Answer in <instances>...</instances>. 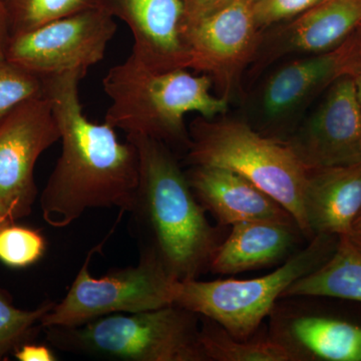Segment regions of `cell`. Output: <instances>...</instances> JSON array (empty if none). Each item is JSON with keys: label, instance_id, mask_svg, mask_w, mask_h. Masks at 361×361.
Masks as SVG:
<instances>
[{"label": "cell", "instance_id": "15", "mask_svg": "<svg viewBox=\"0 0 361 361\" xmlns=\"http://www.w3.org/2000/svg\"><path fill=\"white\" fill-rule=\"evenodd\" d=\"M295 229L296 225L275 221L233 225L229 236L214 253L209 269L216 274L233 275L274 264L293 245Z\"/></svg>", "mask_w": 361, "mask_h": 361}, {"label": "cell", "instance_id": "26", "mask_svg": "<svg viewBox=\"0 0 361 361\" xmlns=\"http://www.w3.org/2000/svg\"><path fill=\"white\" fill-rule=\"evenodd\" d=\"M230 1L232 0H184L186 30L201 18L214 13Z\"/></svg>", "mask_w": 361, "mask_h": 361}, {"label": "cell", "instance_id": "32", "mask_svg": "<svg viewBox=\"0 0 361 361\" xmlns=\"http://www.w3.org/2000/svg\"><path fill=\"white\" fill-rule=\"evenodd\" d=\"M13 222H11V220L7 219L6 216L4 214L0 213V230L4 229L6 226L13 224Z\"/></svg>", "mask_w": 361, "mask_h": 361}, {"label": "cell", "instance_id": "21", "mask_svg": "<svg viewBox=\"0 0 361 361\" xmlns=\"http://www.w3.org/2000/svg\"><path fill=\"white\" fill-rule=\"evenodd\" d=\"M9 37L51 21L94 8H106V0H2Z\"/></svg>", "mask_w": 361, "mask_h": 361}, {"label": "cell", "instance_id": "23", "mask_svg": "<svg viewBox=\"0 0 361 361\" xmlns=\"http://www.w3.org/2000/svg\"><path fill=\"white\" fill-rule=\"evenodd\" d=\"M54 303L47 302L35 310H23L0 294V360L18 348L26 336L32 334L35 325L51 310Z\"/></svg>", "mask_w": 361, "mask_h": 361}, {"label": "cell", "instance_id": "4", "mask_svg": "<svg viewBox=\"0 0 361 361\" xmlns=\"http://www.w3.org/2000/svg\"><path fill=\"white\" fill-rule=\"evenodd\" d=\"M199 320L200 316L171 304L45 330L52 345L78 355L123 361H207Z\"/></svg>", "mask_w": 361, "mask_h": 361}, {"label": "cell", "instance_id": "11", "mask_svg": "<svg viewBox=\"0 0 361 361\" xmlns=\"http://www.w3.org/2000/svg\"><path fill=\"white\" fill-rule=\"evenodd\" d=\"M132 32L130 54L154 71L189 68L184 0H106Z\"/></svg>", "mask_w": 361, "mask_h": 361}, {"label": "cell", "instance_id": "6", "mask_svg": "<svg viewBox=\"0 0 361 361\" xmlns=\"http://www.w3.org/2000/svg\"><path fill=\"white\" fill-rule=\"evenodd\" d=\"M332 237L316 235L308 247L265 276L177 281L174 304L218 323L235 338H250L288 287L331 255Z\"/></svg>", "mask_w": 361, "mask_h": 361}, {"label": "cell", "instance_id": "31", "mask_svg": "<svg viewBox=\"0 0 361 361\" xmlns=\"http://www.w3.org/2000/svg\"><path fill=\"white\" fill-rule=\"evenodd\" d=\"M350 75L355 80L356 92H357L358 99H360L361 104V61H357L355 63L353 71H351Z\"/></svg>", "mask_w": 361, "mask_h": 361}, {"label": "cell", "instance_id": "5", "mask_svg": "<svg viewBox=\"0 0 361 361\" xmlns=\"http://www.w3.org/2000/svg\"><path fill=\"white\" fill-rule=\"evenodd\" d=\"M188 159L194 166L227 169L250 180L295 220L312 239L304 211L307 170L289 145L267 139L245 123L196 121L191 127Z\"/></svg>", "mask_w": 361, "mask_h": 361}, {"label": "cell", "instance_id": "2", "mask_svg": "<svg viewBox=\"0 0 361 361\" xmlns=\"http://www.w3.org/2000/svg\"><path fill=\"white\" fill-rule=\"evenodd\" d=\"M127 140L139 156V187L130 213L135 225L148 232L151 244L145 248L155 252L178 281L195 279L209 269L221 244L217 229L164 142L139 135Z\"/></svg>", "mask_w": 361, "mask_h": 361}, {"label": "cell", "instance_id": "24", "mask_svg": "<svg viewBox=\"0 0 361 361\" xmlns=\"http://www.w3.org/2000/svg\"><path fill=\"white\" fill-rule=\"evenodd\" d=\"M45 250L44 237L37 230L13 224L0 230V261L13 268L37 262Z\"/></svg>", "mask_w": 361, "mask_h": 361}, {"label": "cell", "instance_id": "12", "mask_svg": "<svg viewBox=\"0 0 361 361\" xmlns=\"http://www.w3.org/2000/svg\"><path fill=\"white\" fill-rule=\"evenodd\" d=\"M257 27L250 0H232L186 30L189 68L224 75L249 56Z\"/></svg>", "mask_w": 361, "mask_h": 361}, {"label": "cell", "instance_id": "1", "mask_svg": "<svg viewBox=\"0 0 361 361\" xmlns=\"http://www.w3.org/2000/svg\"><path fill=\"white\" fill-rule=\"evenodd\" d=\"M85 77L71 71L42 78L61 130V156L40 197L44 219L54 228L66 227L90 209L130 212L139 187L134 144L118 141L109 123L85 115L80 97Z\"/></svg>", "mask_w": 361, "mask_h": 361}, {"label": "cell", "instance_id": "10", "mask_svg": "<svg viewBox=\"0 0 361 361\" xmlns=\"http://www.w3.org/2000/svg\"><path fill=\"white\" fill-rule=\"evenodd\" d=\"M289 146L307 169L361 163V104L350 75L332 82L319 110Z\"/></svg>", "mask_w": 361, "mask_h": 361}, {"label": "cell", "instance_id": "22", "mask_svg": "<svg viewBox=\"0 0 361 361\" xmlns=\"http://www.w3.org/2000/svg\"><path fill=\"white\" fill-rule=\"evenodd\" d=\"M44 94L42 78L6 59L0 61V123L20 104Z\"/></svg>", "mask_w": 361, "mask_h": 361}, {"label": "cell", "instance_id": "18", "mask_svg": "<svg viewBox=\"0 0 361 361\" xmlns=\"http://www.w3.org/2000/svg\"><path fill=\"white\" fill-rule=\"evenodd\" d=\"M284 341L304 360L310 355L329 361H361V327L334 318L301 316L290 323ZM283 342V341H282Z\"/></svg>", "mask_w": 361, "mask_h": 361}, {"label": "cell", "instance_id": "7", "mask_svg": "<svg viewBox=\"0 0 361 361\" xmlns=\"http://www.w3.org/2000/svg\"><path fill=\"white\" fill-rule=\"evenodd\" d=\"M90 251L65 298L54 303L40 326L73 327L114 313H135L174 304L175 279L151 249L144 248L135 266L94 278Z\"/></svg>", "mask_w": 361, "mask_h": 361}, {"label": "cell", "instance_id": "27", "mask_svg": "<svg viewBox=\"0 0 361 361\" xmlns=\"http://www.w3.org/2000/svg\"><path fill=\"white\" fill-rule=\"evenodd\" d=\"M16 357L20 361H54L56 356L51 349L37 344H23L16 350Z\"/></svg>", "mask_w": 361, "mask_h": 361}, {"label": "cell", "instance_id": "3", "mask_svg": "<svg viewBox=\"0 0 361 361\" xmlns=\"http://www.w3.org/2000/svg\"><path fill=\"white\" fill-rule=\"evenodd\" d=\"M211 84L208 75H194L185 68L152 70L130 54L103 78L104 92L111 101L104 122L127 135L188 147L187 114L211 120L227 110L224 97L211 94Z\"/></svg>", "mask_w": 361, "mask_h": 361}, {"label": "cell", "instance_id": "14", "mask_svg": "<svg viewBox=\"0 0 361 361\" xmlns=\"http://www.w3.org/2000/svg\"><path fill=\"white\" fill-rule=\"evenodd\" d=\"M303 204L313 237L348 234L361 209V163L308 169Z\"/></svg>", "mask_w": 361, "mask_h": 361}, {"label": "cell", "instance_id": "29", "mask_svg": "<svg viewBox=\"0 0 361 361\" xmlns=\"http://www.w3.org/2000/svg\"><path fill=\"white\" fill-rule=\"evenodd\" d=\"M341 237H344L351 245L361 251V209L351 223L348 234Z\"/></svg>", "mask_w": 361, "mask_h": 361}, {"label": "cell", "instance_id": "13", "mask_svg": "<svg viewBox=\"0 0 361 361\" xmlns=\"http://www.w3.org/2000/svg\"><path fill=\"white\" fill-rule=\"evenodd\" d=\"M195 196L221 225L275 221L296 225L290 213L250 180L227 169L194 166L187 174Z\"/></svg>", "mask_w": 361, "mask_h": 361}, {"label": "cell", "instance_id": "16", "mask_svg": "<svg viewBox=\"0 0 361 361\" xmlns=\"http://www.w3.org/2000/svg\"><path fill=\"white\" fill-rule=\"evenodd\" d=\"M356 59L349 37L331 51L293 61L277 71L266 85L264 108L270 116L290 111L311 92L350 75Z\"/></svg>", "mask_w": 361, "mask_h": 361}, {"label": "cell", "instance_id": "33", "mask_svg": "<svg viewBox=\"0 0 361 361\" xmlns=\"http://www.w3.org/2000/svg\"><path fill=\"white\" fill-rule=\"evenodd\" d=\"M250 1L254 4H256V2L261 1V0H250Z\"/></svg>", "mask_w": 361, "mask_h": 361}, {"label": "cell", "instance_id": "30", "mask_svg": "<svg viewBox=\"0 0 361 361\" xmlns=\"http://www.w3.org/2000/svg\"><path fill=\"white\" fill-rule=\"evenodd\" d=\"M349 39H350L351 45H353L356 61H361V23L356 28L355 32L349 37Z\"/></svg>", "mask_w": 361, "mask_h": 361}, {"label": "cell", "instance_id": "25", "mask_svg": "<svg viewBox=\"0 0 361 361\" xmlns=\"http://www.w3.org/2000/svg\"><path fill=\"white\" fill-rule=\"evenodd\" d=\"M320 1L322 0H261L253 4L256 25H270L299 16Z\"/></svg>", "mask_w": 361, "mask_h": 361}, {"label": "cell", "instance_id": "17", "mask_svg": "<svg viewBox=\"0 0 361 361\" xmlns=\"http://www.w3.org/2000/svg\"><path fill=\"white\" fill-rule=\"evenodd\" d=\"M361 23V0H322L300 14L287 32L293 51L322 54L336 49Z\"/></svg>", "mask_w": 361, "mask_h": 361}, {"label": "cell", "instance_id": "9", "mask_svg": "<svg viewBox=\"0 0 361 361\" xmlns=\"http://www.w3.org/2000/svg\"><path fill=\"white\" fill-rule=\"evenodd\" d=\"M59 140L58 121L45 94L20 104L0 123V213L11 222L32 213L37 195L35 164Z\"/></svg>", "mask_w": 361, "mask_h": 361}, {"label": "cell", "instance_id": "19", "mask_svg": "<svg viewBox=\"0 0 361 361\" xmlns=\"http://www.w3.org/2000/svg\"><path fill=\"white\" fill-rule=\"evenodd\" d=\"M334 297L361 302V251L339 237L322 265L299 278L282 297Z\"/></svg>", "mask_w": 361, "mask_h": 361}, {"label": "cell", "instance_id": "8", "mask_svg": "<svg viewBox=\"0 0 361 361\" xmlns=\"http://www.w3.org/2000/svg\"><path fill=\"white\" fill-rule=\"evenodd\" d=\"M116 18L94 8L9 37L6 59L40 78L80 71L101 63L116 32Z\"/></svg>", "mask_w": 361, "mask_h": 361}, {"label": "cell", "instance_id": "20", "mask_svg": "<svg viewBox=\"0 0 361 361\" xmlns=\"http://www.w3.org/2000/svg\"><path fill=\"white\" fill-rule=\"evenodd\" d=\"M201 317V316H200ZM202 348L207 361H294L298 355L277 337L237 339L218 323L201 317Z\"/></svg>", "mask_w": 361, "mask_h": 361}, {"label": "cell", "instance_id": "28", "mask_svg": "<svg viewBox=\"0 0 361 361\" xmlns=\"http://www.w3.org/2000/svg\"><path fill=\"white\" fill-rule=\"evenodd\" d=\"M9 39L8 23L4 2L0 0V61L6 59V49Z\"/></svg>", "mask_w": 361, "mask_h": 361}]
</instances>
